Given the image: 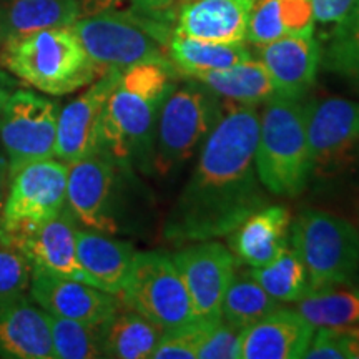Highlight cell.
Listing matches in <instances>:
<instances>
[{"mask_svg":"<svg viewBox=\"0 0 359 359\" xmlns=\"http://www.w3.org/2000/svg\"><path fill=\"white\" fill-rule=\"evenodd\" d=\"M170 64L180 74L195 77L198 74L223 70L251 58L250 48L241 43H219L185 37L172 32L167 45Z\"/></svg>","mask_w":359,"mask_h":359,"instance_id":"cell-27","label":"cell"},{"mask_svg":"<svg viewBox=\"0 0 359 359\" xmlns=\"http://www.w3.org/2000/svg\"><path fill=\"white\" fill-rule=\"evenodd\" d=\"M55 359L103 358L102 325H90L48 314Z\"/></svg>","mask_w":359,"mask_h":359,"instance_id":"cell-31","label":"cell"},{"mask_svg":"<svg viewBox=\"0 0 359 359\" xmlns=\"http://www.w3.org/2000/svg\"><path fill=\"white\" fill-rule=\"evenodd\" d=\"M314 32L311 0H257L250 15L246 42L255 47L281 37Z\"/></svg>","mask_w":359,"mask_h":359,"instance_id":"cell-25","label":"cell"},{"mask_svg":"<svg viewBox=\"0 0 359 359\" xmlns=\"http://www.w3.org/2000/svg\"><path fill=\"white\" fill-rule=\"evenodd\" d=\"M294 309L314 330H359V290L354 285L311 291L296 302Z\"/></svg>","mask_w":359,"mask_h":359,"instance_id":"cell-28","label":"cell"},{"mask_svg":"<svg viewBox=\"0 0 359 359\" xmlns=\"http://www.w3.org/2000/svg\"><path fill=\"white\" fill-rule=\"evenodd\" d=\"M280 306L278 299L245 273V276L235 275L228 286L222 304V318L236 330L245 331Z\"/></svg>","mask_w":359,"mask_h":359,"instance_id":"cell-30","label":"cell"},{"mask_svg":"<svg viewBox=\"0 0 359 359\" xmlns=\"http://www.w3.org/2000/svg\"><path fill=\"white\" fill-rule=\"evenodd\" d=\"M224 103L222 120L201 145L196 167L165 222L163 235L175 243L228 236L269 205L255 165L257 107Z\"/></svg>","mask_w":359,"mask_h":359,"instance_id":"cell-1","label":"cell"},{"mask_svg":"<svg viewBox=\"0 0 359 359\" xmlns=\"http://www.w3.org/2000/svg\"><path fill=\"white\" fill-rule=\"evenodd\" d=\"M308 103L275 97L259 114L255 165L268 193L285 198L302 195L311 177Z\"/></svg>","mask_w":359,"mask_h":359,"instance_id":"cell-4","label":"cell"},{"mask_svg":"<svg viewBox=\"0 0 359 359\" xmlns=\"http://www.w3.org/2000/svg\"><path fill=\"white\" fill-rule=\"evenodd\" d=\"M60 103L32 90L17 88L0 109V145L11 177L25 165L55 156Z\"/></svg>","mask_w":359,"mask_h":359,"instance_id":"cell-9","label":"cell"},{"mask_svg":"<svg viewBox=\"0 0 359 359\" xmlns=\"http://www.w3.org/2000/svg\"><path fill=\"white\" fill-rule=\"evenodd\" d=\"M190 79L198 80L222 100L236 105H264L271 98L280 97L268 70L262 62L253 58L228 69L205 72Z\"/></svg>","mask_w":359,"mask_h":359,"instance_id":"cell-24","label":"cell"},{"mask_svg":"<svg viewBox=\"0 0 359 359\" xmlns=\"http://www.w3.org/2000/svg\"><path fill=\"white\" fill-rule=\"evenodd\" d=\"M183 285L190 296L196 320H217L228 286L236 275V258L218 241H195V245L172 255Z\"/></svg>","mask_w":359,"mask_h":359,"instance_id":"cell-13","label":"cell"},{"mask_svg":"<svg viewBox=\"0 0 359 359\" xmlns=\"http://www.w3.org/2000/svg\"><path fill=\"white\" fill-rule=\"evenodd\" d=\"M290 228L291 213L286 206H263L228 235L231 253L246 266H264L290 245Z\"/></svg>","mask_w":359,"mask_h":359,"instance_id":"cell-21","label":"cell"},{"mask_svg":"<svg viewBox=\"0 0 359 359\" xmlns=\"http://www.w3.org/2000/svg\"><path fill=\"white\" fill-rule=\"evenodd\" d=\"M356 218H358V230H359V201H358V206H356Z\"/></svg>","mask_w":359,"mask_h":359,"instance_id":"cell-40","label":"cell"},{"mask_svg":"<svg viewBox=\"0 0 359 359\" xmlns=\"http://www.w3.org/2000/svg\"><path fill=\"white\" fill-rule=\"evenodd\" d=\"M0 358L55 359L48 313L25 294L0 302Z\"/></svg>","mask_w":359,"mask_h":359,"instance_id":"cell-19","label":"cell"},{"mask_svg":"<svg viewBox=\"0 0 359 359\" xmlns=\"http://www.w3.org/2000/svg\"><path fill=\"white\" fill-rule=\"evenodd\" d=\"M0 64L15 79L52 97L77 92L105 74L87 55L70 27L6 40Z\"/></svg>","mask_w":359,"mask_h":359,"instance_id":"cell-3","label":"cell"},{"mask_svg":"<svg viewBox=\"0 0 359 359\" xmlns=\"http://www.w3.org/2000/svg\"><path fill=\"white\" fill-rule=\"evenodd\" d=\"M130 172L105 150L69 165L67 208L79 224L90 230L115 235L120 230V180Z\"/></svg>","mask_w":359,"mask_h":359,"instance_id":"cell-10","label":"cell"},{"mask_svg":"<svg viewBox=\"0 0 359 359\" xmlns=\"http://www.w3.org/2000/svg\"><path fill=\"white\" fill-rule=\"evenodd\" d=\"M257 0H190L182 4L173 32L219 43L246 42Z\"/></svg>","mask_w":359,"mask_h":359,"instance_id":"cell-20","label":"cell"},{"mask_svg":"<svg viewBox=\"0 0 359 359\" xmlns=\"http://www.w3.org/2000/svg\"><path fill=\"white\" fill-rule=\"evenodd\" d=\"M354 286H356V288L359 290V273H358V276H356V280H354Z\"/></svg>","mask_w":359,"mask_h":359,"instance_id":"cell-41","label":"cell"},{"mask_svg":"<svg viewBox=\"0 0 359 359\" xmlns=\"http://www.w3.org/2000/svg\"><path fill=\"white\" fill-rule=\"evenodd\" d=\"M8 180H11V173H8V160L2 145H0V212H2L4 201H6Z\"/></svg>","mask_w":359,"mask_h":359,"instance_id":"cell-39","label":"cell"},{"mask_svg":"<svg viewBox=\"0 0 359 359\" xmlns=\"http://www.w3.org/2000/svg\"><path fill=\"white\" fill-rule=\"evenodd\" d=\"M314 327L296 309L278 308L240 334L238 359H299Z\"/></svg>","mask_w":359,"mask_h":359,"instance_id":"cell-18","label":"cell"},{"mask_svg":"<svg viewBox=\"0 0 359 359\" xmlns=\"http://www.w3.org/2000/svg\"><path fill=\"white\" fill-rule=\"evenodd\" d=\"M87 55L102 70L137 64H170L168 27L133 12L102 11L83 15L70 27ZM172 65V64H170Z\"/></svg>","mask_w":359,"mask_h":359,"instance_id":"cell-5","label":"cell"},{"mask_svg":"<svg viewBox=\"0 0 359 359\" xmlns=\"http://www.w3.org/2000/svg\"><path fill=\"white\" fill-rule=\"evenodd\" d=\"M325 65L359 88V0L346 19L336 25Z\"/></svg>","mask_w":359,"mask_h":359,"instance_id":"cell-32","label":"cell"},{"mask_svg":"<svg viewBox=\"0 0 359 359\" xmlns=\"http://www.w3.org/2000/svg\"><path fill=\"white\" fill-rule=\"evenodd\" d=\"M258 60L268 70L278 95L303 100L316 80L321 48L313 32L288 35L259 45Z\"/></svg>","mask_w":359,"mask_h":359,"instance_id":"cell-17","label":"cell"},{"mask_svg":"<svg viewBox=\"0 0 359 359\" xmlns=\"http://www.w3.org/2000/svg\"><path fill=\"white\" fill-rule=\"evenodd\" d=\"M163 331V327L155 325L143 314L122 306L102 325L103 358H151Z\"/></svg>","mask_w":359,"mask_h":359,"instance_id":"cell-26","label":"cell"},{"mask_svg":"<svg viewBox=\"0 0 359 359\" xmlns=\"http://www.w3.org/2000/svg\"><path fill=\"white\" fill-rule=\"evenodd\" d=\"M30 296L43 311L90 325L109 321L123 306L120 296L107 293L88 283L32 269Z\"/></svg>","mask_w":359,"mask_h":359,"instance_id":"cell-16","label":"cell"},{"mask_svg":"<svg viewBox=\"0 0 359 359\" xmlns=\"http://www.w3.org/2000/svg\"><path fill=\"white\" fill-rule=\"evenodd\" d=\"M246 275L253 278L280 303H296L311 293L306 268L291 245L286 246L271 263L250 268Z\"/></svg>","mask_w":359,"mask_h":359,"instance_id":"cell-29","label":"cell"},{"mask_svg":"<svg viewBox=\"0 0 359 359\" xmlns=\"http://www.w3.org/2000/svg\"><path fill=\"white\" fill-rule=\"evenodd\" d=\"M123 306L168 330L196 320L172 255L137 251L120 291Z\"/></svg>","mask_w":359,"mask_h":359,"instance_id":"cell-8","label":"cell"},{"mask_svg":"<svg viewBox=\"0 0 359 359\" xmlns=\"http://www.w3.org/2000/svg\"><path fill=\"white\" fill-rule=\"evenodd\" d=\"M83 17L82 0H4L0 42L45 29L72 27Z\"/></svg>","mask_w":359,"mask_h":359,"instance_id":"cell-23","label":"cell"},{"mask_svg":"<svg viewBox=\"0 0 359 359\" xmlns=\"http://www.w3.org/2000/svg\"><path fill=\"white\" fill-rule=\"evenodd\" d=\"M222 318V316H219ZM215 320H193L163 331L151 353L154 359H198V349Z\"/></svg>","mask_w":359,"mask_h":359,"instance_id":"cell-33","label":"cell"},{"mask_svg":"<svg viewBox=\"0 0 359 359\" xmlns=\"http://www.w3.org/2000/svg\"><path fill=\"white\" fill-rule=\"evenodd\" d=\"M358 0H311L314 24L338 25L353 11Z\"/></svg>","mask_w":359,"mask_h":359,"instance_id":"cell-37","label":"cell"},{"mask_svg":"<svg viewBox=\"0 0 359 359\" xmlns=\"http://www.w3.org/2000/svg\"><path fill=\"white\" fill-rule=\"evenodd\" d=\"M17 88H19V82L7 70L0 69V109L6 105V102Z\"/></svg>","mask_w":359,"mask_h":359,"instance_id":"cell-38","label":"cell"},{"mask_svg":"<svg viewBox=\"0 0 359 359\" xmlns=\"http://www.w3.org/2000/svg\"><path fill=\"white\" fill-rule=\"evenodd\" d=\"M69 165L55 156L25 165L8 180L0 230H15L55 218L67 206Z\"/></svg>","mask_w":359,"mask_h":359,"instance_id":"cell-11","label":"cell"},{"mask_svg":"<svg viewBox=\"0 0 359 359\" xmlns=\"http://www.w3.org/2000/svg\"><path fill=\"white\" fill-rule=\"evenodd\" d=\"M290 245L306 268L311 291L354 285L359 273V230L323 210H304L290 228Z\"/></svg>","mask_w":359,"mask_h":359,"instance_id":"cell-7","label":"cell"},{"mask_svg":"<svg viewBox=\"0 0 359 359\" xmlns=\"http://www.w3.org/2000/svg\"><path fill=\"white\" fill-rule=\"evenodd\" d=\"M77 230L79 222L65 206L55 218L0 235L24 253L32 269L92 285L77 258Z\"/></svg>","mask_w":359,"mask_h":359,"instance_id":"cell-14","label":"cell"},{"mask_svg":"<svg viewBox=\"0 0 359 359\" xmlns=\"http://www.w3.org/2000/svg\"><path fill=\"white\" fill-rule=\"evenodd\" d=\"M32 266L24 253L0 235V302L25 294L30 288Z\"/></svg>","mask_w":359,"mask_h":359,"instance_id":"cell-34","label":"cell"},{"mask_svg":"<svg viewBox=\"0 0 359 359\" xmlns=\"http://www.w3.org/2000/svg\"><path fill=\"white\" fill-rule=\"evenodd\" d=\"M224 107V100L195 79L175 87L158 115L154 170L170 175L182 168L222 120Z\"/></svg>","mask_w":359,"mask_h":359,"instance_id":"cell-6","label":"cell"},{"mask_svg":"<svg viewBox=\"0 0 359 359\" xmlns=\"http://www.w3.org/2000/svg\"><path fill=\"white\" fill-rule=\"evenodd\" d=\"M110 69L90 83L82 95L60 109L57 122L55 158L70 165L100 150V125L105 103L120 75Z\"/></svg>","mask_w":359,"mask_h":359,"instance_id":"cell-15","label":"cell"},{"mask_svg":"<svg viewBox=\"0 0 359 359\" xmlns=\"http://www.w3.org/2000/svg\"><path fill=\"white\" fill-rule=\"evenodd\" d=\"M185 2H190V0H182V4H185Z\"/></svg>","mask_w":359,"mask_h":359,"instance_id":"cell-42","label":"cell"},{"mask_svg":"<svg viewBox=\"0 0 359 359\" xmlns=\"http://www.w3.org/2000/svg\"><path fill=\"white\" fill-rule=\"evenodd\" d=\"M177 69L170 64L145 62L120 72L103 110L100 150L127 170L154 172L158 115Z\"/></svg>","mask_w":359,"mask_h":359,"instance_id":"cell-2","label":"cell"},{"mask_svg":"<svg viewBox=\"0 0 359 359\" xmlns=\"http://www.w3.org/2000/svg\"><path fill=\"white\" fill-rule=\"evenodd\" d=\"M133 245L115 240L107 233L80 226L77 230V258L90 283L107 293L120 294L135 257Z\"/></svg>","mask_w":359,"mask_h":359,"instance_id":"cell-22","label":"cell"},{"mask_svg":"<svg viewBox=\"0 0 359 359\" xmlns=\"http://www.w3.org/2000/svg\"><path fill=\"white\" fill-rule=\"evenodd\" d=\"M311 175L333 177L359 156V102L343 97L308 103Z\"/></svg>","mask_w":359,"mask_h":359,"instance_id":"cell-12","label":"cell"},{"mask_svg":"<svg viewBox=\"0 0 359 359\" xmlns=\"http://www.w3.org/2000/svg\"><path fill=\"white\" fill-rule=\"evenodd\" d=\"M240 334V330L223 318H217L206 331L198 349V359H238Z\"/></svg>","mask_w":359,"mask_h":359,"instance_id":"cell-35","label":"cell"},{"mask_svg":"<svg viewBox=\"0 0 359 359\" xmlns=\"http://www.w3.org/2000/svg\"><path fill=\"white\" fill-rule=\"evenodd\" d=\"M353 330L318 327L304 358L308 359H351Z\"/></svg>","mask_w":359,"mask_h":359,"instance_id":"cell-36","label":"cell"}]
</instances>
